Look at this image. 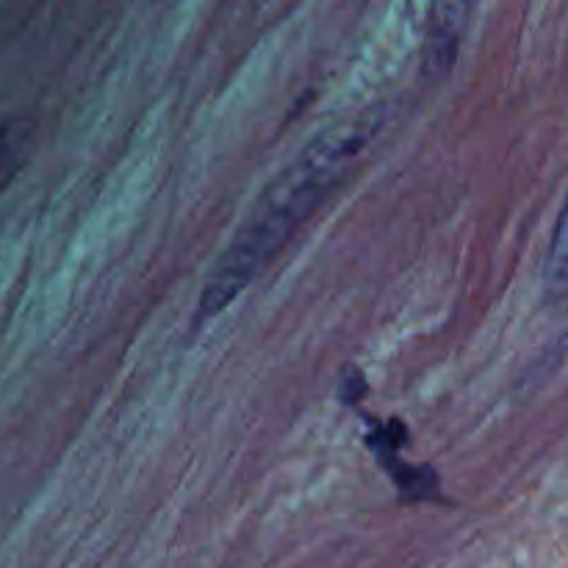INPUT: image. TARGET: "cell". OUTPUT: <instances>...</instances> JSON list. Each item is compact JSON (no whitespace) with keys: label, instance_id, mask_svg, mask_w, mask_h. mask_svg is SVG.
I'll return each instance as SVG.
<instances>
[{"label":"cell","instance_id":"obj_4","mask_svg":"<svg viewBox=\"0 0 568 568\" xmlns=\"http://www.w3.org/2000/svg\"><path fill=\"white\" fill-rule=\"evenodd\" d=\"M28 142H31V128L26 122H3L0 125V189L20 170L28 153Z\"/></svg>","mask_w":568,"mask_h":568},{"label":"cell","instance_id":"obj_2","mask_svg":"<svg viewBox=\"0 0 568 568\" xmlns=\"http://www.w3.org/2000/svg\"><path fill=\"white\" fill-rule=\"evenodd\" d=\"M460 22H466V9L460 6H442L438 9V20L433 26L430 44H427V67L433 72H442L453 64L455 53H458L460 39Z\"/></svg>","mask_w":568,"mask_h":568},{"label":"cell","instance_id":"obj_1","mask_svg":"<svg viewBox=\"0 0 568 568\" xmlns=\"http://www.w3.org/2000/svg\"><path fill=\"white\" fill-rule=\"evenodd\" d=\"M377 128H381L377 109L347 116L322 131L283 170V175L261 194L258 205L236 233L231 247L216 261L200 297V316L222 314L253 283V277L270 264L272 255L338 186L366 144L375 139Z\"/></svg>","mask_w":568,"mask_h":568},{"label":"cell","instance_id":"obj_3","mask_svg":"<svg viewBox=\"0 0 568 568\" xmlns=\"http://www.w3.org/2000/svg\"><path fill=\"white\" fill-rule=\"evenodd\" d=\"M544 288L549 300L568 297V200L560 211L558 227L552 233L547 264H544Z\"/></svg>","mask_w":568,"mask_h":568}]
</instances>
